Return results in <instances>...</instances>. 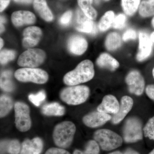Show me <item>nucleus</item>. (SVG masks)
I'll return each instance as SVG.
<instances>
[{
	"label": "nucleus",
	"instance_id": "nucleus-1",
	"mask_svg": "<svg viewBox=\"0 0 154 154\" xmlns=\"http://www.w3.org/2000/svg\"><path fill=\"white\" fill-rule=\"evenodd\" d=\"M95 75L92 62L86 60L80 63L76 67L69 72L63 78L64 84L69 86H75L92 79Z\"/></svg>",
	"mask_w": 154,
	"mask_h": 154
},
{
	"label": "nucleus",
	"instance_id": "nucleus-2",
	"mask_svg": "<svg viewBox=\"0 0 154 154\" xmlns=\"http://www.w3.org/2000/svg\"><path fill=\"white\" fill-rule=\"evenodd\" d=\"M75 131V125L72 122L64 121L58 124L53 134L56 145L63 149L69 147L72 142Z\"/></svg>",
	"mask_w": 154,
	"mask_h": 154
},
{
	"label": "nucleus",
	"instance_id": "nucleus-3",
	"mask_svg": "<svg viewBox=\"0 0 154 154\" xmlns=\"http://www.w3.org/2000/svg\"><path fill=\"white\" fill-rule=\"evenodd\" d=\"M90 90L85 85L72 86L64 88L61 91L60 98L63 102L69 105L82 104L88 99Z\"/></svg>",
	"mask_w": 154,
	"mask_h": 154
},
{
	"label": "nucleus",
	"instance_id": "nucleus-4",
	"mask_svg": "<svg viewBox=\"0 0 154 154\" xmlns=\"http://www.w3.org/2000/svg\"><path fill=\"white\" fill-rule=\"evenodd\" d=\"M94 137L100 147L105 151H110L122 145V139L117 133L107 129L98 130L94 133Z\"/></svg>",
	"mask_w": 154,
	"mask_h": 154
},
{
	"label": "nucleus",
	"instance_id": "nucleus-5",
	"mask_svg": "<svg viewBox=\"0 0 154 154\" xmlns=\"http://www.w3.org/2000/svg\"><path fill=\"white\" fill-rule=\"evenodd\" d=\"M17 80L23 82H31L37 84H45L47 82V72L40 69L23 68L17 70L15 72Z\"/></svg>",
	"mask_w": 154,
	"mask_h": 154
},
{
	"label": "nucleus",
	"instance_id": "nucleus-6",
	"mask_svg": "<svg viewBox=\"0 0 154 154\" xmlns=\"http://www.w3.org/2000/svg\"><path fill=\"white\" fill-rule=\"evenodd\" d=\"M45 58L46 54L44 51L38 48H29L20 55L17 63L20 66L35 68L43 63Z\"/></svg>",
	"mask_w": 154,
	"mask_h": 154
},
{
	"label": "nucleus",
	"instance_id": "nucleus-7",
	"mask_svg": "<svg viewBox=\"0 0 154 154\" xmlns=\"http://www.w3.org/2000/svg\"><path fill=\"white\" fill-rule=\"evenodd\" d=\"M123 136L125 141L129 143L142 139V124L140 119L136 117L127 119L123 128Z\"/></svg>",
	"mask_w": 154,
	"mask_h": 154
},
{
	"label": "nucleus",
	"instance_id": "nucleus-8",
	"mask_svg": "<svg viewBox=\"0 0 154 154\" xmlns=\"http://www.w3.org/2000/svg\"><path fill=\"white\" fill-rule=\"evenodd\" d=\"M14 110L17 129L21 132L28 131L31 126L29 107L24 102H18L14 105Z\"/></svg>",
	"mask_w": 154,
	"mask_h": 154
},
{
	"label": "nucleus",
	"instance_id": "nucleus-9",
	"mask_svg": "<svg viewBox=\"0 0 154 154\" xmlns=\"http://www.w3.org/2000/svg\"><path fill=\"white\" fill-rule=\"evenodd\" d=\"M125 82L131 94L139 96L143 94L144 90V79L140 72L137 70L131 71L127 75Z\"/></svg>",
	"mask_w": 154,
	"mask_h": 154
},
{
	"label": "nucleus",
	"instance_id": "nucleus-10",
	"mask_svg": "<svg viewBox=\"0 0 154 154\" xmlns=\"http://www.w3.org/2000/svg\"><path fill=\"white\" fill-rule=\"evenodd\" d=\"M75 27L80 32L96 34L97 28L93 20L88 18L82 11L78 10L76 12L75 19Z\"/></svg>",
	"mask_w": 154,
	"mask_h": 154
},
{
	"label": "nucleus",
	"instance_id": "nucleus-11",
	"mask_svg": "<svg viewBox=\"0 0 154 154\" xmlns=\"http://www.w3.org/2000/svg\"><path fill=\"white\" fill-rule=\"evenodd\" d=\"M139 51L137 55V60L142 61L151 55L152 51L153 42L152 41L147 33L140 31L139 35Z\"/></svg>",
	"mask_w": 154,
	"mask_h": 154
},
{
	"label": "nucleus",
	"instance_id": "nucleus-12",
	"mask_svg": "<svg viewBox=\"0 0 154 154\" xmlns=\"http://www.w3.org/2000/svg\"><path fill=\"white\" fill-rule=\"evenodd\" d=\"M42 31L36 26H30L25 29L23 32L22 45L25 48H29L36 46L42 36Z\"/></svg>",
	"mask_w": 154,
	"mask_h": 154
},
{
	"label": "nucleus",
	"instance_id": "nucleus-13",
	"mask_svg": "<svg viewBox=\"0 0 154 154\" xmlns=\"http://www.w3.org/2000/svg\"><path fill=\"white\" fill-rule=\"evenodd\" d=\"M112 117L109 114L99 111H94L87 114L83 118V122L86 126L92 128L99 127L111 120Z\"/></svg>",
	"mask_w": 154,
	"mask_h": 154
},
{
	"label": "nucleus",
	"instance_id": "nucleus-14",
	"mask_svg": "<svg viewBox=\"0 0 154 154\" xmlns=\"http://www.w3.org/2000/svg\"><path fill=\"white\" fill-rule=\"evenodd\" d=\"M133 104V100L131 97L127 96H123L119 104L118 112L113 115L111 118L113 124H117L121 122L131 110Z\"/></svg>",
	"mask_w": 154,
	"mask_h": 154
},
{
	"label": "nucleus",
	"instance_id": "nucleus-15",
	"mask_svg": "<svg viewBox=\"0 0 154 154\" xmlns=\"http://www.w3.org/2000/svg\"><path fill=\"white\" fill-rule=\"evenodd\" d=\"M88 47V43L85 38L79 35H73L68 41V49L75 55H82L85 52Z\"/></svg>",
	"mask_w": 154,
	"mask_h": 154
},
{
	"label": "nucleus",
	"instance_id": "nucleus-16",
	"mask_svg": "<svg viewBox=\"0 0 154 154\" xmlns=\"http://www.w3.org/2000/svg\"><path fill=\"white\" fill-rule=\"evenodd\" d=\"M34 14L28 11L14 12L11 16V20L14 26L19 27L25 25H30L36 22Z\"/></svg>",
	"mask_w": 154,
	"mask_h": 154
},
{
	"label": "nucleus",
	"instance_id": "nucleus-17",
	"mask_svg": "<svg viewBox=\"0 0 154 154\" xmlns=\"http://www.w3.org/2000/svg\"><path fill=\"white\" fill-rule=\"evenodd\" d=\"M119 103L117 99L113 95H108L104 96L102 103L97 107V111L107 114H116L118 112Z\"/></svg>",
	"mask_w": 154,
	"mask_h": 154
},
{
	"label": "nucleus",
	"instance_id": "nucleus-18",
	"mask_svg": "<svg viewBox=\"0 0 154 154\" xmlns=\"http://www.w3.org/2000/svg\"><path fill=\"white\" fill-rule=\"evenodd\" d=\"M43 147V142L40 138L26 139L22 144L19 154H40Z\"/></svg>",
	"mask_w": 154,
	"mask_h": 154
},
{
	"label": "nucleus",
	"instance_id": "nucleus-19",
	"mask_svg": "<svg viewBox=\"0 0 154 154\" xmlns=\"http://www.w3.org/2000/svg\"><path fill=\"white\" fill-rule=\"evenodd\" d=\"M33 6L36 13L42 19L47 22L53 20V15L48 6L46 0H34Z\"/></svg>",
	"mask_w": 154,
	"mask_h": 154
},
{
	"label": "nucleus",
	"instance_id": "nucleus-20",
	"mask_svg": "<svg viewBox=\"0 0 154 154\" xmlns=\"http://www.w3.org/2000/svg\"><path fill=\"white\" fill-rule=\"evenodd\" d=\"M96 63L100 67L107 69L111 71H115L119 66L118 61L106 53L99 56L96 60Z\"/></svg>",
	"mask_w": 154,
	"mask_h": 154
},
{
	"label": "nucleus",
	"instance_id": "nucleus-21",
	"mask_svg": "<svg viewBox=\"0 0 154 154\" xmlns=\"http://www.w3.org/2000/svg\"><path fill=\"white\" fill-rule=\"evenodd\" d=\"M42 114L48 116H62L64 114V107L57 102H53L44 105L41 108Z\"/></svg>",
	"mask_w": 154,
	"mask_h": 154
},
{
	"label": "nucleus",
	"instance_id": "nucleus-22",
	"mask_svg": "<svg viewBox=\"0 0 154 154\" xmlns=\"http://www.w3.org/2000/svg\"><path fill=\"white\" fill-rule=\"evenodd\" d=\"M93 0H78V3L84 14L92 20L96 19L97 12L92 6Z\"/></svg>",
	"mask_w": 154,
	"mask_h": 154
},
{
	"label": "nucleus",
	"instance_id": "nucleus-23",
	"mask_svg": "<svg viewBox=\"0 0 154 154\" xmlns=\"http://www.w3.org/2000/svg\"><path fill=\"white\" fill-rule=\"evenodd\" d=\"M121 45V36L116 32L109 33L105 39V47L109 51L115 50L120 47Z\"/></svg>",
	"mask_w": 154,
	"mask_h": 154
},
{
	"label": "nucleus",
	"instance_id": "nucleus-24",
	"mask_svg": "<svg viewBox=\"0 0 154 154\" xmlns=\"http://www.w3.org/2000/svg\"><path fill=\"white\" fill-rule=\"evenodd\" d=\"M140 4V0H121V5L125 14L132 16L137 11Z\"/></svg>",
	"mask_w": 154,
	"mask_h": 154
},
{
	"label": "nucleus",
	"instance_id": "nucleus-25",
	"mask_svg": "<svg viewBox=\"0 0 154 154\" xmlns=\"http://www.w3.org/2000/svg\"><path fill=\"white\" fill-rule=\"evenodd\" d=\"M115 15L113 11H109L105 13L99 21L98 27L100 31L104 32L113 25Z\"/></svg>",
	"mask_w": 154,
	"mask_h": 154
},
{
	"label": "nucleus",
	"instance_id": "nucleus-26",
	"mask_svg": "<svg viewBox=\"0 0 154 154\" xmlns=\"http://www.w3.org/2000/svg\"><path fill=\"white\" fill-rule=\"evenodd\" d=\"M13 107V100L11 97L6 95L0 98V116L1 118L8 115Z\"/></svg>",
	"mask_w": 154,
	"mask_h": 154
},
{
	"label": "nucleus",
	"instance_id": "nucleus-27",
	"mask_svg": "<svg viewBox=\"0 0 154 154\" xmlns=\"http://www.w3.org/2000/svg\"><path fill=\"white\" fill-rule=\"evenodd\" d=\"M139 14L143 17L154 16V0H143L139 6Z\"/></svg>",
	"mask_w": 154,
	"mask_h": 154
},
{
	"label": "nucleus",
	"instance_id": "nucleus-28",
	"mask_svg": "<svg viewBox=\"0 0 154 154\" xmlns=\"http://www.w3.org/2000/svg\"><path fill=\"white\" fill-rule=\"evenodd\" d=\"M12 72L10 71H5L1 76V88L6 92H11L14 90V83L12 82Z\"/></svg>",
	"mask_w": 154,
	"mask_h": 154
},
{
	"label": "nucleus",
	"instance_id": "nucleus-29",
	"mask_svg": "<svg viewBox=\"0 0 154 154\" xmlns=\"http://www.w3.org/2000/svg\"><path fill=\"white\" fill-rule=\"evenodd\" d=\"M6 143V149L10 154H19L21 151V145L17 140H12L8 142H5Z\"/></svg>",
	"mask_w": 154,
	"mask_h": 154
},
{
	"label": "nucleus",
	"instance_id": "nucleus-30",
	"mask_svg": "<svg viewBox=\"0 0 154 154\" xmlns=\"http://www.w3.org/2000/svg\"><path fill=\"white\" fill-rule=\"evenodd\" d=\"M16 56V52L11 50L4 49L0 53V62L2 65L6 64L13 60Z\"/></svg>",
	"mask_w": 154,
	"mask_h": 154
},
{
	"label": "nucleus",
	"instance_id": "nucleus-31",
	"mask_svg": "<svg viewBox=\"0 0 154 154\" xmlns=\"http://www.w3.org/2000/svg\"><path fill=\"white\" fill-rule=\"evenodd\" d=\"M143 131L145 137L154 140V116L149 119L144 127Z\"/></svg>",
	"mask_w": 154,
	"mask_h": 154
},
{
	"label": "nucleus",
	"instance_id": "nucleus-32",
	"mask_svg": "<svg viewBox=\"0 0 154 154\" xmlns=\"http://www.w3.org/2000/svg\"><path fill=\"white\" fill-rule=\"evenodd\" d=\"M28 98L33 105L38 107L45 100L46 94L44 91H42L36 94H30L28 96Z\"/></svg>",
	"mask_w": 154,
	"mask_h": 154
},
{
	"label": "nucleus",
	"instance_id": "nucleus-33",
	"mask_svg": "<svg viewBox=\"0 0 154 154\" xmlns=\"http://www.w3.org/2000/svg\"><path fill=\"white\" fill-rule=\"evenodd\" d=\"M100 152L99 146L96 140L88 141L85 146V149L83 151L84 154H99Z\"/></svg>",
	"mask_w": 154,
	"mask_h": 154
},
{
	"label": "nucleus",
	"instance_id": "nucleus-34",
	"mask_svg": "<svg viewBox=\"0 0 154 154\" xmlns=\"http://www.w3.org/2000/svg\"><path fill=\"white\" fill-rule=\"evenodd\" d=\"M126 22V16L123 14H119L115 17L112 26L115 29H122L125 26Z\"/></svg>",
	"mask_w": 154,
	"mask_h": 154
},
{
	"label": "nucleus",
	"instance_id": "nucleus-35",
	"mask_svg": "<svg viewBox=\"0 0 154 154\" xmlns=\"http://www.w3.org/2000/svg\"><path fill=\"white\" fill-rule=\"evenodd\" d=\"M71 11H69L65 12L60 19V23L63 26H66L70 23L72 17Z\"/></svg>",
	"mask_w": 154,
	"mask_h": 154
},
{
	"label": "nucleus",
	"instance_id": "nucleus-36",
	"mask_svg": "<svg viewBox=\"0 0 154 154\" xmlns=\"http://www.w3.org/2000/svg\"><path fill=\"white\" fill-rule=\"evenodd\" d=\"M122 40L127 41L130 39H135L137 38V33L133 29H129L126 30L122 35Z\"/></svg>",
	"mask_w": 154,
	"mask_h": 154
},
{
	"label": "nucleus",
	"instance_id": "nucleus-37",
	"mask_svg": "<svg viewBox=\"0 0 154 154\" xmlns=\"http://www.w3.org/2000/svg\"><path fill=\"white\" fill-rule=\"evenodd\" d=\"M45 154H71L63 149L51 148L48 149Z\"/></svg>",
	"mask_w": 154,
	"mask_h": 154
},
{
	"label": "nucleus",
	"instance_id": "nucleus-38",
	"mask_svg": "<svg viewBox=\"0 0 154 154\" xmlns=\"http://www.w3.org/2000/svg\"><path fill=\"white\" fill-rule=\"evenodd\" d=\"M146 93L149 98L154 102V85H148L147 86Z\"/></svg>",
	"mask_w": 154,
	"mask_h": 154
},
{
	"label": "nucleus",
	"instance_id": "nucleus-39",
	"mask_svg": "<svg viewBox=\"0 0 154 154\" xmlns=\"http://www.w3.org/2000/svg\"><path fill=\"white\" fill-rule=\"evenodd\" d=\"M11 0H0V11L2 12L7 8Z\"/></svg>",
	"mask_w": 154,
	"mask_h": 154
},
{
	"label": "nucleus",
	"instance_id": "nucleus-40",
	"mask_svg": "<svg viewBox=\"0 0 154 154\" xmlns=\"http://www.w3.org/2000/svg\"><path fill=\"white\" fill-rule=\"evenodd\" d=\"M16 2L21 4H30L33 2L34 0H14Z\"/></svg>",
	"mask_w": 154,
	"mask_h": 154
},
{
	"label": "nucleus",
	"instance_id": "nucleus-41",
	"mask_svg": "<svg viewBox=\"0 0 154 154\" xmlns=\"http://www.w3.org/2000/svg\"><path fill=\"white\" fill-rule=\"evenodd\" d=\"M123 154H140L138 152L131 149H127Z\"/></svg>",
	"mask_w": 154,
	"mask_h": 154
},
{
	"label": "nucleus",
	"instance_id": "nucleus-42",
	"mask_svg": "<svg viewBox=\"0 0 154 154\" xmlns=\"http://www.w3.org/2000/svg\"><path fill=\"white\" fill-rule=\"evenodd\" d=\"M109 0H94V2H95V3L97 5H98V4H100V3L102 2H108Z\"/></svg>",
	"mask_w": 154,
	"mask_h": 154
},
{
	"label": "nucleus",
	"instance_id": "nucleus-43",
	"mask_svg": "<svg viewBox=\"0 0 154 154\" xmlns=\"http://www.w3.org/2000/svg\"><path fill=\"white\" fill-rule=\"evenodd\" d=\"M73 154H84L83 151L79 150V149L75 150Z\"/></svg>",
	"mask_w": 154,
	"mask_h": 154
},
{
	"label": "nucleus",
	"instance_id": "nucleus-44",
	"mask_svg": "<svg viewBox=\"0 0 154 154\" xmlns=\"http://www.w3.org/2000/svg\"><path fill=\"white\" fill-rule=\"evenodd\" d=\"M6 21L5 18L3 16L1 17V24H4L5 23Z\"/></svg>",
	"mask_w": 154,
	"mask_h": 154
},
{
	"label": "nucleus",
	"instance_id": "nucleus-45",
	"mask_svg": "<svg viewBox=\"0 0 154 154\" xmlns=\"http://www.w3.org/2000/svg\"><path fill=\"white\" fill-rule=\"evenodd\" d=\"M150 37L152 41L154 43V31L150 35Z\"/></svg>",
	"mask_w": 154,
	"mask_h": 154
},
{
	"label": "nucleus",
	"instance_id": "nucleus-46",
	"mask_svg": "<svg viewBox=\"0 0 154 154\" xmlns=\"http://www.w3.org/2000/svg\"><path fill=\"white\" fill-rule=\"evenodd\" d=\"M5 28L4 26V24H1V33H3L5 31Z\"/></svg>",
	"mask_w": 154,
	"mask_h": 154
},
{
	"label": "nucleus",
	"instance_id": "nucleus-47",
	"mask_svg": "<svg viewBox=\"0 0 154 154\" xmlns=\"http://www.w3.org/2000/svg\"><path fill=\"white\" fill-rule=\"evenodd\" d=\"M3 45H4V41H3L2 38H0V48L1 49H2Z\"/></svg>",
	"mask_w": 154,
	"mask_h": 154
},
{
	"label": "nucleus",
	"instance_id": "nucleus-48",
	"mask_svg": "<svg viewBox=\"0 0 154 154\" xmlns=\"http://www.w3.org/2000/svg\"><path fill=\"white\" fill-rule=\"evenodd\" d=\"M108 154H123V153H122L121 152L117 151L112 152Z\"/></svg>",
	"mask_w": 154,
	"mask_h": 154
},
{
	"label": "nucleus",
	"instance_id": "nucleus-49",
	"mask_svg": "<svg viewBox=\"0 0 154 154\" xmlns=\"http://www.w3.org/2000/svg\"><path fill=\"white\" fill-rule=\"evenodd\" d=\"M152 27L154 28V17L153 18V19H152Z\"/></svg>",
	"mask_w": 154,
	"mask_h": 154
},
{
	"label": "nucleus",
	"instance_id": "nucleus-50",
	"mask_svg": "<svg viewBox=\"0 0 154 154\" xmlns=\"http://www.w3.org/2000/svg\"><path fill=\"white\" fill-rule=\"evenodd\" d=\"M149 154H154V149Z\"/></svg>",
	"mask_w": 154,
	"mask_h": 154
},
{
	"label": "nucleus",
	"instance_id": "nucleus-51",
	"mask_svg": "<svg viewBox=\"0 0 154 154\" xmlns=\"http://www.w3.org/2000/svg\"><path fill=\"white\" fill-rule=\"evenodd\" d=\"M152 75H153V78L154 79V68L153 69V70H152Z\"/></svg>",
	"mask_w": 154,
	"mask_h": 154
}]
</instances>
